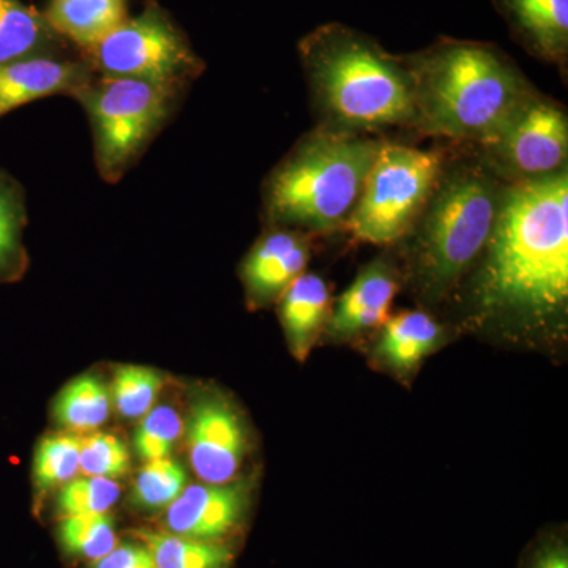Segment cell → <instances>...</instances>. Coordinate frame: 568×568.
Instances as JSON below:
<instances>
[{
	"instance_id": "obj_13",
	"label": "cell",
	"mask_w": 568,
	"mask_h": 568,
	"mask_svg": "<svg viewBox=\"0 0 568 568\" xmlns=\"http://www.w3.org/2000/svg\"><path fill=\"white\" fill-rule=\"evenodd\" d=\"M95 78L88 59L33 55L0 65V118L44 97H73Z\"/></svg>"
},
{
	"instance_id": "obj_17",
	"label": "cell",
	"mask_w": 568,
	"mask_h": 568,
	"mask_svg": "<svg viewBox=\"0 0 568 568\" xmlns=\"http://www.w3.org/2000/svg\"><path fill=\"white\" fill-rule=\"evenodd\" d=\"M44 18L61 39L89 52L129 18L126 0H50Z\"/></svg>"
},
{
	"instance_id": "obj_24",
	"label": "cell",
	"mask_w": 568,
	"mask_h": 568,
	"mask_svg": "<svg viewBox=\"0 0 568 568\" xmlns=\"http://www.w3.org/2000/svg\"><path fill=\"white\" fill-rule=\"evenodd\" d=\"M55 538L67 558L88 562L103 558L119 544L111 511L63 517L55 529Z\"/></svg>"
},
{
	"instance_id": "obj_9",
	"label": "cell",
	"mask_w": 568,
	"mask_h": 568,
	"mask_svg": "<svg viewBox=\"0 0 568 568\" xmlns=\"http://www.w3.org/2000/svg\"><path fill=\"white\" fill-rule=\"evenodd\" d=\"M476 148L481 162L504 183L559 173L567 168V112L534 89Z\"/></svg>"
},
{
	"instance_id": "obj_19",
	"label": "cell",
	"mask_w": 568,
	"mask_h": 568,
	"mask_svg": "<svg viewBox=\"0 0 568 568\" xmlns=\"http://www.w3.org/2000/svg\"><path fill=\"white\" fill-rule=\"evenodd\" d=\"M377 353L396 372L409 373L439 346L443 328L425 312H402L381 325Z\"/></svg>"
},
{
	"instance_id": "obj_18",
	"label": "cell",
	"mask_w": 568,
	"mask_h": 568,
	"mask_svg": "<svg viewBox=\"0 0 568 568\" xmlns=\"http://www.w3.org/2000/svg\"><path fill=\"white\" fill-rule=\"evenodd\" d=\"M62 44L47 18L22 0H0V65L58 54Z\"/></svg>"
},
{
	"instance_id": "obj_14",
	"label": "cell",
	"mask_w": 568,
	"mask_h": 568,
	"mask_svg": "<svg viewBox=\"0 0 568 568\" xmlns=\"http://www.w3.org/2000/svg\"><path fill=\"white\" fill-rule=\"evenodd\" d=\"M511 37L538 61L566 73L568 0H493Z\"/></svg>"
},
{
	"instance_id": "obj_8",
	"label": "cell",
	"mask_w": 568,
	"mask_h": 568,
	"mask_svg": "<svg viewBox=\"0 0 568 568\" xmlns=\"http://www.w3.org/2000/svg\"><path fill=\"white\" fill-rule=\"evenodd\" d=\"M99 77L133 78L185 88L200 77L204 63L166 11L149 3L126 18L93 50L85 52Z\"/></svg>"
},
{
	"instance_id": "obj_5",
	"label": "cell",
	"mask_w": 568,
	"mask_h": 568,
	"mask_svg": "<svg viewBox=\"0 0 568 568\" xmlns=\"http://www.w3.org/2000/svg\"><path fill=\"white\" fill-rule=\"evenodd\" d=\"M503 192L504 182L477 153L474 159L446 160L409 233L416 239L418 278L428 293H446L481 256Z\"/></svg>"
},
{
	"instance_id": "obj_31",
	"label": "cell",
	"mask_w": 568,
	"mask_h": 568,
	"mask_svg": "<svg viewBox=\"0 0 568 568\" xmlns=\"http://www.w3.org/2000/svg\"><path fill=\"white\" fill-rule=\"evenodd\" d=\"M521 568H568L566 537L548 534L538 538L537 544L523 560Z\"/></svg>"
},
{
	"instance_id": "obj_4",
	"label": "cell",
	"mask_w": 568,
	"mask_h": 568,
	"mask_svg": "<svg viewBox=\"0 0 568 568\" xmlns=\"http://www.w3.org/2000/svg\"><path fill=\"white\" fill-rule=\"evenodd\" d=\"M383 140L317 129L298 141L264 183L271 226L305 234L342 230L357 207Z\"/></svg>"
},
{
	"instance_id": "obj_10",
	"label": "cell",
	"mask_w": 568,
	"mask_h": 568,
	"mask_svg": "<svg viewBox=\"0 0 568 568\" xmlns=\"http://www.w3.org/2000/svg\"><path fill=\"white\" fill-rule=\"evenodd\" d=\"M186 452L194 476L204 484H230L246 454V435L234 407L215 394L194 399L183 424Z\"/></svg>"
},
{
	"instance_id": "obj_11",
	"label": "cell",
	"mask_w": 568,
	"mask_h": 568,
	"mask_svg": "<svg viewBox=\"0 0 568 568\" xmlns=\"http://www.w3.org/2000/svg\"><path fill=\"white\" fill-rule=\"evenodd\" d=\"M250 491L245 481L186 485L163 511V530L204 541H231L248 517Z\"/></svg>"
},
{
	"instance_id": "obj_7",
	"label": "cell",
	"mask_w": 568,
	"mask_h": 568,
	"mask_svg": "<svg viewBox=\"0 0 568 568\" xmlns=\"http://www.w3.org/2000/svg\"><path fill=\"white\" fill-rule=\"evenodd\" d=\"M444 163L443 152L383 141L347 230L373 245L405 239L432 196Z\"/></svg>"
},
{
	"instance_id": "obj_20",
	"label": "cell",
	"mask_w": 568,
	"mask_h": 568,
	"mask_svg": "<svg viewBox=\"0 0 568 568\" xmlns=\"http://www.w3.org/2000/svg\"><path fill=\"white\" fill-rule=\"evenodd\" d=\"M111 410V388L93 373L73 377L52 403L55 424L78 435H89L102 428L110 420Z\"/></svg>"
},
{
	"instance_id": "obj_3",
	"label": "cell",
	"mask_w": 568,
	"mask_h": 568,
	"mask_svg": "<svg viewBox=\"0 0 568 568\" xmlns=\"http://www.w3.org/2000/svg\"><path fill=\"white\" fill-rule=\"evenodd\" d=\"M405 58L414 78V130L425 136L476 145L534 91L517 63L485 41L440 37Z\"/></svg>"
},
{
	"instance_id": "obj_26",
	"label": "cell",
	"mask_w": 568,
	"mask_h": 568,
	"mask_svg": "<svg viewBox=\"0 0 568 568\" xmlns=\"http://www.w3.org/2000/svg\"><path fill=\"white\" fill-rule=\"evenodd\" d=\"M163 384V376L151 366L121 365L110 386L112 407L125 420H141L156 406Z\"/></svg>"
},
{
	"instance_id": "obj_25",
	"label": "cell",
	"mask_w": 568,
	"mask_h": 568,
	"mask_svg": "<svg viewBox=\"0 0 568 568\" xmlns=\"http://www.w3.org/2000/svg\"><path fill=\"white\" fill-rule=\"evenodd\" d=\"M189 485V474L173 458L144 463L134 477L130 504L140 511H164Z\"/></svg>"
},
{
	"instance_id": "obj_30",
	"label": "cell",
	"mask_w": 568,
	"mask_h": 568,
	"mask_svg": "<svg viewBox=\"0 0 568 568\" xmlns=\"http://www.w3.org/2000/svg\"><path fill=\"white\" fill-rule=\"evenodd\" d=\"M88 568H156L149 548L138 541L115 545L103 558L89 562Z\"/></svg>"
},
{
	"instance_id": "obj_28",
	"label": "cell",
	"mask_w": 568,
	"mask_h": 568,
	"mask_svg": "<svg viewBox=\"0 0 568 568\" xmlns=\"http://www.w3.org/2000/svg\"><path fill=\"white\" fill-rule=\"evenodd\" d=\"M182 433L181 414L173 406H155L136 426L133 436L134 452L144 463L171 458Z\"/></svg>"
},
{
	"instance_id": "obj_27",
	"label": "cell",
	"mask_w": 568,
	"mask_h": 568,
	"mask_svg": "<svg viewBox=\"0 0 568 568\" xmlns=\"http://www.w3.org/2000/svg\"><path fill=\"white\" fill-rule=\"evenodd\" d=\"M122 488L110 478L78 476L58 489L55 508L63 517L110 514L121 499Z\"/></svg>"
},
{
	"instance_id": "obj_1",
	"label": "cell",
	"mask_w": 568,
	"mask_h": 568,
	"mask_svg": "<svg viewBox=\"0 0 568 568\" xmlns=\"http://www.w3.org/2000/svg\"><path fill=\"white\" fill-rule=\"evenodd\" d=\"M476 302L487 316L549 327L567 315L568 173L504 183Z\"/></svg>"
},
{
	"instance_id": "obj_12",
	"label": "cell",
	"mask_w": 568,
	"mask_h": 568,
	"mask_svg": "<svg viewBox=\"0 0 568 568\" xmlns=\"http://www.w3.org/2000/svg\"><path fill=\"white\" fill-rule=\"evenodd\" d=\"M310 256L308 234L271 226L257 239L241 265L248 304L263 308L278 302L284 291L305 274Z\"/></svg>"
},
{
	"instance_id": "obj_2",
	"label": "cell",
	"mask_w": 568,
	"mask_h": 568,
	"mask_svg": "<svg viewBox=\"0 0 568 568\" xmlns=\"http://www.w3.org/2000/svg\"><path fill=\"white\" fill-rule=\"evenodd\" d=\"M320 129L372 134L414 129V78L405 55L390 54L373 37L327 22L298 43Z\"/></svg>"
},
{
	"instance_id": "obj_21",
	"label": "cell",
	"mask_w": 568,
	"mask_h": 568,
	"mask_svg": "<svg viewBox=\"0 0 568 568\" xmlns=\"http://www.w3.org/2000/svg\"><path fill=\"white\" fill-rule=\"evenodd\" d=\"M156 568H231L235 559L231 541H204L175 536L168 530H138Z\"/></svg>"
},
{
	"instance_id": "obj_16",
	"label": "cell",
	"mask_w": 568,
	"mask_h": 568,
	"mask_svg": "<svg viewBox=\"0 0 568 568\" xmlns=\"http://www.w3.org/2000/svg\"><path fill=\"white\" fill-rule=\"evenodd\" d=\"M278 316L287 346L305 361L331 316V291L316 274H302L278 298Z\"/></svg>"
},
{
	"instance_id": "obj_15",
	"label": "cell",
	"mask_w": 568,
	"mask_h": 568,
	"mask_svg": "<svg viewBox=\"0 0 568 568\" xmlns=\"http://www.w3.org/2000/svg\"><path fill=\"white\" fill-rule=\"evenodd\" d=\"M396 293L394 271L384 261H375L339 295L325 328L334 338L347 339L381 327L388 320Z\"/></svg>"
},
{
	"instance_id": "obj_29",
	"label": "cell",
	"mask_w": 568,
	"mask_h": 568,
	"mask_svg": "<svg viewBox=\"0 0 568 568\" xmlns=\"http://www.w3.org/2000/svg\"><path fill=\"white\" fill-rule=\"evenodd\" d=\"M129 469L130 452L121 437L100 432L82 436L81 476L118 480V478L126 476Z\"/></svg>"
},
{
	"instance_id": "obj_23",
	"label": "cell",
	"mask_w": 568,
	"mask_h": 568,
	"mask_svg": "<svg viewBox=\"0 0 568 568\" xmlns=\"http://www.w3.org/2000/svg\"><path fill=\"white\" fill-rule=\"evenodd\" d=\"M82 436L62 432L44 436L33 452L32 480L36 495L47 496L80 474Z\"/></svg>"
},
{
	"instance_id": "obj_22",
	"label": "cell",
	"mask_w": 568,
	"mask_h": 568,
	"mask_svg": "<svg viewBox=\"0 0 568 568\" xmlns=\"http://www.w3.org/2000/svg\"><path fill=\"white\" fill-rule=\"evenodd\" d=\"M26 222L24 192L20 183L0 171V282H11L28 264L22 231Z\"/></svg>"
},
{
	"instance_id": "obj_6",
	"label": "cell",
	"mask_w": 568,
	"mask_h": 568,
	"mask_svg": "<svg viewBox=\"0 0 568 568\" xmlns=\"http://www.w3.org/2000/svg\"><path fill=\"white\" fill-rule=\"evenodd\" d=\"M181 88L133 78L99 77L74 93L91 122L93 155L104 182L123 174L166 125Z\"/></svg>"
}]
</instances>
